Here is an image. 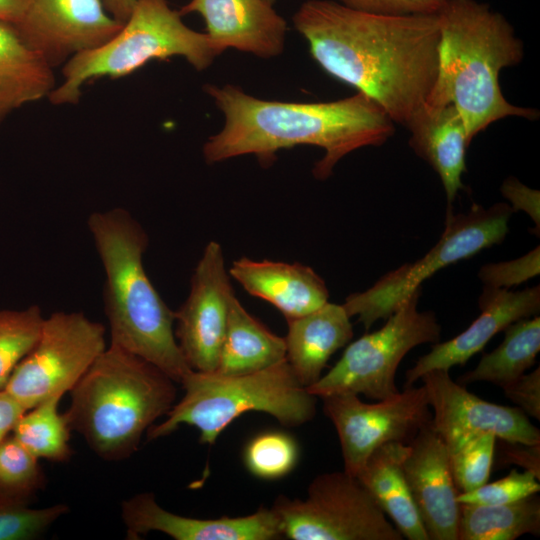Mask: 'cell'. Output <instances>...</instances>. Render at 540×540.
<instances>
[{"mask_svg":"<svg viewBox=\"0 0 540 540\" xmlns=\"http://www.w3.org/2000/svg\"><path fill=\"white\" fill-rule=\"evenodd\" d=\"M319 66L376 102L407 128L436 82L437 14L385 15L334 0H308L293 16Z\"/></svg>","mask_w":540,"mask_h":540,"instance_id":"1","label":"cell"},{"mask_svg":"<svg viewBox=\"0 0 540 540\" xmlns=\"http://www.w3.org/2000/svg\"><path fill=\"white\" fill-rule=\"evenodd\" d=\"M204 89L225 116L222 130L203 146L209 164L250 154L270 163L279 150L313 145L324 150L313 168L324 180L344 156L380 146L395 132L387 113L361 92L337 101L297 103L259 99L230 84Z\"/></svg>","mask_w":540,"mask_h":540,"instance_id":"2","label":"cell"},{"mask_svg":"<svg viewBox=\"0 0 540 540\" xmlns=\"http://www.w3.org/2000/svg\"><path fill=\"white\" fill-rule=\"evenodd\" d=\"M437 17L438 75L423 108L452 104L470 142L500 119H536L537 110L509 103L500 88V71L520 63L524 54L508 20L477 0H443Z\"/></svg>","mask_w":540,"mask_h":540,"instance_id":"3","label":"cell"},{"mask_svg":"<svg viewBox=\"0 0 540 540\" xmlns=\"http://www.w3.org/2000/svg\"><path fill=\"white\" fill-rule=\"evenodd\" d=\"M87 225L105 272L111 344L147 360L180 384L192 369L175 337L174 311L145 271L146 232L122 208L93 212Z\"/></svg>","mask_w":540,"mask_h":540,"instance_id":"4","label":"cell"},{"mask_svg":"<svg viewBox=\"0 0 540 540\" xmlns=\"http://www.w3.org/2000/svg\"><path fill=\"white\" fill-rule=\"evenodd\" d=\"M175 383L157 366L110 344L70 391L64 415L98 456L124 459L175 404Z\"/></svg>","mask_w":540,"mask_h":540,"instance_id":"5","label":"cell"},{"mask_svg":"<svg viewBox=\"0 0 540 540\" xmlns=\"http://www.w3.org/2000/svg\"><path fill=\"white\" fill-rule=\"evenodd\" d=\"M180 384L184 396L162 423L147 430L149 440L185 424L200 431V443L212 445L233 420L249 411L269 414L287 427L307 423L316 412L317 397L301 385L286 359L240 375L191 370Z\"/></svg>","mask_w":540,"mask_h":540,"instance_id":"6","label":"cell"},{"mask_svg":"<svg viewBox=\"0 0 540 540\" xmlns=\"http://www.w3.org/2000/svg\"><path fill=\"white\" fill-rule=\"evenodd\" d=\"M221 53L206 33L185 25L167 0H136L129 18L109 41L63 65V81L48 99L55 105L75 104L87 81L124 77L151 60L181 56L196 70H204Z\"/></svg>","mask_w":540,"mask_h":540,"instance_id":"7","label":"cell"},{"mask_svg":"<svg viewBox=\"0 0 540 540\" xmlns=\"http://www.w3.org/2000/svg\"><path fill=\"white\" fill-rule=\"evenodd\" d=\"M514 213L507 203L489 208L474 204L466 213L447 208L444 231L438 242L420 259L405 263L382 276L363 292L353 293L343 303L349 316L357 317L366 330L387 319L400 303L439 270L500 244L508 232Z\"/></svg>","mask_w":540,"mask_h":540,"instance_id":"8","label":"cell"},{"mask_svg":"<svg viewBox=\"0 0 540 540\" xmlns=\"http://www.w3.org/2000/svg\"><path fill=\"white\" fill-rule=\"evenodd\" d=\"M421 289L405 298L378 330L351 342L336 364L307 391L315 397L351 393L383 400L399 390L395 375L416 346L439 342L441 326L432 311H419Z\"/></svg>","mask_w":540,"mask_h":540,"instance_id":"9","label":"cell"},{"mask_svg":"<svg viewBox=\"0 0 540 540\" xmlns=\"http://www.w3.org/2000/svg\"><path fill=\"white\" fill-rule=\"evenodd\" d=\"M272 509L292 540H402L356 476L337 471L315 477L305 499L280 495Z\"/></svg>","mask_w":540,"mask_h":540,"instance_id":"10","label":"cell"},{"mask_svg":"<svg viewBox=\"0 0 540 540\" xmlns=\"http://www.w3.org/2000/svg\"><path fill=\"white\" fill-rule=\"evenodd\" d=\"M106 349L105 327L82 312H54L40 336L16 365L4 390L24 409L71 391Z\"/></svg>","mask_w":540,"mask_h":540,"instance_id":"11","label":"cell"},{"mask_svg":"<svg viewBox=\"0 0 540 540\" xmlns=\"http://www.w3.org/2000/svg\"><path fill=\"white\" fill-rule=\"evenodd\" d=\"M321 399L323 412L337 431L344 471L352 476H357L374 450L392 442L408 444L432 418L423 385L407 387L375 403L363 402L351 393Z\"/></svg>","mask_w":540,"mask_h":540,"instance_id":"12","label":"cell"},{"mask_svg":"<svg viewBox=\"0 0 540 540\" xmlns=\"http://www.w3.org/2000/svg\"><path fill=\"white\" fill-rule=\"evenodd\" d=\"M234 296L223 249L210 241L194 269L186 300L174 312L175 337L192 370L216 371Z\"/></svg>","mask_w":540,"mask_h":540,"instance_id":"13","label":"cell"},{"mask_svg":"<svg viewBox=\"0 0 540 540\" xmlns=\"http://www.w3.org/2000/svg\"><path fill=\"white\" fill-rule=\"evenodd\" d=\"M122 25L102 0H30L12 26L20 40L54 69L102 46Z\"/></svg>","mask_w":540,"mask_h":540,"instance_id":"14","label":"cell"},{"mask_svg":"<svg viewBox=\"0 0 540 540\" xmlns=\"http://www.w3.org/2000/svg\"><path fill=\"white\" fill-rule=\"evenodd\" d=\"M420 380L433 409L431 426L448 451L482 433L507 441L540 443V430L518 407L494 404L477 397L464 385L453 381L447 370L429 371Z\"/></svg>","mask_w":540,"mask_h":540,"instance_id":"15","label":"cell"},{"mask_svg":"<svg viewBox=\"0 0 540 540\" xmlns=\"http://www.w3.org/2000/svg\"><path fill=\"white\" fill-rule=\"evenodd\" d=\"M408 445L404 475L429 540H458L459 492L445 442L430 422Z\"/></svg>","mask_w":540,"mask_h":540,"instance_id":"16","label":"cell"},{"mask_svg":"<svg viewBox=\"0 0 540 540\" xmlns=\"http://www.w3.org/2000/svg\"><path fill=\"white\" fill-rule=\"evenodd\" d=\"M478 305L479 316L463 332L433 344L431 350L406 371L405 388L413 386L429 371H449L455 365H464L510 324L538 314L540 287L512 291L484 285Z\"/></svg>","mask_w":540,"mask_h":540,"instance_id":"17","label":"cell"},{"mask_svg":"<svg viewBox=\"0 0 540 540\" xmlns=\"http://www.w3.org/2000/svg\"><path fill=\"white\" fill-rule=\"evenodd\" d=\"M122 518L127 538L131 540L150 531L162 532L176 540H273L283 536L272 507H260L242 517L199 519L163 509L150 492L125 500Z\"/></svg>","mask_w":540,"mask_h":540,"instance_id":"18","label":"cell"},{"mask_svg":"<svg viewBox=\"0 0 540 540\" xmlns=\"http://www.w3.org/2000/svg\"><path fill=\"white\" fill-rule=\"evenodd\" d=\"M179 12L200 14L222 52L235 48L269 58L284 49L287 24L265 0H190Z\"/></svg>","mask_w":540,"mask_h":540,"instance_id":"19","label":"cell"},{"mask_svg":"<svg viewBox=\"0 0 540 540\" xmlns=\"http://www.w3.org/2000/svg\"><path fill=\"white\" fill-rule=\"evenodd\" d=\"M228 272L249 294L275 306L286 320L308 314L329 299L324 280L301 263L242 257Z\"/></svg>","mask_w":540,"mask_h":540,"instance_id":"20","label":"cell"},{"mask_svg":"<svg viewBox=\"0 0 540 540\" xmlns=\"http://www.w3.org/2000/svg\"><path fill=\"white\" fill-rule=\"evenodd\" d=\"M286 321V360L307 388L321 378L331 356L352 339L351 317L343 304L328 301L308 314Z\"/></svg>","mask_w":540,"mask_h":540,"instance_id":"21","label":"cell"},{"mask_svg":"<svg viewBox=\"0 0 540 540\" xmlns=\"http://www.w3.org/2000/svg\"><path fill=\"white\" fill-rule=\"evenodd\" d=\"M409 145L438 174L446 194L447 208H452L458 192L465 189L466 150L471 143L464 121L452 105L423 108L406 128Z\"/></svg>","mask_w":540,"mask_h":540,"instance_id":"22","label":"cell"},{"mask_svg":"<svg viewBox=\"0 0 540 540\" xmlns=\"http://www.w3.org/2000/svg\"><path fill=\"white\" fill-rule=\"evenodd\" d=\"M408 451L409 445L405 443L384 444L371 453L356 477L402 537L429 540L404 475L403 462Z\"/></svg>","mask_w":540,"mask_h":540,"instance_id":"23","label":"cell"},{"mask_svg":"<svg viewBox=\"0 0 540 540\" xmlns=\"http://www.w3.org/2000/svg\"><path fill=\"white\" fill-rule=\"evenodd\" d=\"M53 68L31 51L11 24L0 22V125L14 110L48 97Z\"/></svg>","mask_w":540,"mask_h":540,"instance_id":"24","label":"cell"},{"mask_svg":"<svg viewBox=\"0 0 540 540\" xmlns=\"http://www.w3.org/2000/svg\"><path fill=\"white\" fill-rule=\"evenodd\" d=\"M286 359L284 337L270 331L234 296L215 372L240 375L260 371Z\"/></svg>","mask_w":540,"mask_h":540,"instance_id":"25","label":"cell"},{"mask_svg":"<svg viewBox=\"0 0 540 540\" xmlns=\"http://www.w3.org/2000/svg\"><path fill=\"white\" fill-rule=\"evenodd\" d=\"M540 351V318L531 316L510 324L502 342L483 354L476 367L459 378L460 384L485 381L503 387L526 373Z\"/></svg>","mask_w":540,"mask_h":540,"instance_id":"26","label":"cell"},{"mask_svg":"<svg viewBox=\"0 0 540 540\" xmlns=\"http://www.w3.org/2000/svg\"><path fill=\"white\" fill-rule=\"evenodd\" d=\"M540 535L537 494L498 505L460 504L458 540H515Z\"/></svg>","mask_w":540,"mask_h":540,"instance_id":"27","label":"cell"},{"mask_svg":"<svg viewBox=\"0 0 540 540\" xmlns=\"http://www.w3.org/2000/svg\"><path fill=\"white\" fill-rule=\"evenodd\" d=\"M62 397L53 396L27 410L17 421L13 437L35 457L63 462L70 458V427L58 412Z\"/></svg>","mask_w":540,"mask_h":540,"instance_id":"28","label":"cell"},{"mask_svg":"<svg viewBox=\"0 0 540 540\" xmlns=\"http://www.w3.org/2000/svg\"><path fill=\"white\" fill-rule=\"evenodd\" d=\"M44 317L37 305L22 310H0V390L16 365L36 344Z\"/></svg>","mask_w":540,"mask_h":540,"instance_id":"29","label":"cell"},{"mask_svg":"<svg viewBox=\"0 0 540 540\" xmlns=\"http://www.w3.org/2000/svg\"><path fill=\"white\" fill-rule=\"evenodd\" d=\"M298 459L297 441L282 431H266L254 436L243 453L247 470L264 480L283 478L295 468Z\"/></svg>","mask_w":540,"mask_h":540,"instance_id":"30","label":"cell"},{"mask_svg":"<svg viewBox=\"0 0 540 540\" xmlns=\"http://www.w3.org/2000/svg\"><path fill=\"white\" fill-rule=\"evenodd\" d=\"M496 436L482 433L448 451L450 469L459 493L472 491L489 480Z\"/></svg>","mask_w":540,"mask_h":540,"instance_id":"31","label":"cell"},{"mask_svg":"<svg viewBox=\"0 0 540 540\" xmlns=\"http://www.w3.org/2000/svg\"><path fill=\"white\" fill-rule=\"evenodd\" d=\"M27 500L0 492V540H29L40 536L53 522L69 511L57 504L34 509Z\"/></svg>","mask_w":540,"mask_h":540,"instance_id":"32","label":"cell"},{"mask_svg":"<svg viewBox=\"0 0 540 540\" xmlns=\"http://www.w3.org/2000/svg\"><path fill=\"white\" fill-rule=\"evenodd\" d=\"M44 484L38 458L13 436L0 443V492L27 500Z\"/></svg>","mask_w":540,"mask_h":540,"instance_id":"33","label":"cell"},{"mask_svg":"<svg viewBox=\"0 0 540 540\" xmlns=\"http://www.w3.org/2000/svg\"><path fill=\"white\" fill-rule=\"evenodd\" d=\"M540 491L539 479L531 472L513 468L510 473L492 483L468 492L458 493L460 504L498 505L507 504L537 494Z\"/></svg>","mask_w":540,"mask_h":540,"instance_id":"34","label":"cell"},{"mask_svg":"<svg viewBox=\"0 0 540 540\" xmlns=\"http://www.w3.org/2000/svg\"><path fill=\"white\" fill-rule=\"evenodd\" d=\"M540 272V247L514 260L488 263L478 273L485 286L510 289L536 276Z\"/></svg>","mask_w":540,"mask_h":540,"instance_id":"35","label":"cell"},{"mask_svg":"<svg viewBox=\"0 0 540 540\" xmlns=\"http://www.w3.org/2000/svg\"><path fill=\"white\" fill-rule=\"evenodd\" d=\"M347 7L385 15L437 14L443 0H334Z\"/></svg>","mask_w":540,"mask_h":540,"instance_id":"36","label":"cell"},{"mask_svg":"<svg viewBox=\"0 0 540 540\" xmlns=\"http://www.w3.org/2000/svg\"><path fill=\"white\" fill-rule=\"evenodd\" d=\"M504 395L527 416L540 419V368L502 387Z\"/></svg>","mask_w":540,"mask_h":540,"instance_id":"37","label":"cell"},{"mask_svg":"<svg viewBox=\"0 0 540 540\" xmlns=\"http://www.w3.org/2000/svg\"><path fill=\"white\" fill-rule=\"evenodd\" d=\"M497 464L517 465L540 480V443L527 444L496 438Z\"/></svg>","mask_w":540,"mask_h":540,"instance_id":"38","label":"cell"},{"mask_svg":"<svg viewBox=\"0 0 540 540\" xmlns=\"http://www.w3.org/2000/svg\"><path fill=\"white\" fill-rule=\"evenodd\" d=\"M502 195L509 201L514 212L524 211L534 222L535 230H540V193L522 184L514 177L503 181L500 188Z\"/></svg>","mask_w":540,"mask_h":540,"instance_id":"39","label":"cell"},{"mask_svg":"<svg viewBox=\"0 0 540 540\" xmlns=\"http://www.w3.org/2000/svg\"><path fill=\"white\" fill-rule=\"evenodd\" d=\"M26 412L4 389L0 390V443L12 432L19 418Z\"/></svg>","mask_w":540,"mask_h":540,"instance_id":"40","label":"cell"},{"mask_svg":"<svg viewBox=\"0 0 540 540\" xmlns=\"http://www.w3.org/2000/svg\"><path fill=\"white\" fill-rule=\"evenodd\" d=\"M30 0H0V22L15 24L23 15Z\"/></svg>","mask_w":540,"mask_h":540,"instance_id":"41","label":"cell"},{"mask_svg":"<svg viewBox=\"0 0 540 540\" xmlns=\"http://www.w3.org/2000/svg\"><path fill=\"white\" fill-rule=\"evenodd\" d=\"M102 2L107 12L123 24L129 18L136 0H102Z\"/></svg>","mask_w":540,"mask_h":540,"instance_id":"42","label":"cell"},{"mask_svg":"<svg viewBox=\"0 0 540 540\" xmlns=\"http://www.w3.org/2000/svg\"><path fill=\"white\" fill-rule=\"evenodd\" d=\"M265 1H267L269 4L273 5L276 0H265Z\"/></svg>","mask_w":540,"mask_h":540,"instance_id":"43","label":"cell"}]
</instances>
